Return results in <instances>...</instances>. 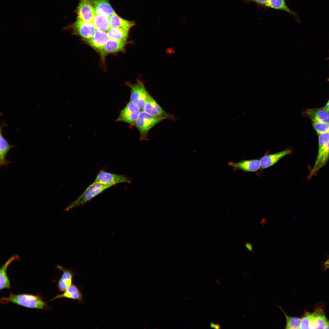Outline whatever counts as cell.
Wrapping results in <instances>:
<instances>
[{"instance_id": "6da1fadb", "label": "cell", "mask_w": 329, "mask_h": 329, "mask_svg": "<svg viewBox=\"0 0 329 329\" xmlns=\"http://www.w3.org/2000/svg\"><path fill=\"white\" fill-rule=\"evenodd\" d=\"M2 304L12 302L28 308L44 310L47 307L46 302L41 295H34L22 294L15 295L10 293L7 297L2 298L0 299Z\"/></svg>"}, {"instance_id": "d6986e66", "label": "cell", "mask_w": 329, "mask_h": 329, "mask_svg": "<svg viewBox=\"0 0 329 329\" xmlns=\"http://www.w3.org/2000/svg\"><path fill=\"white\" fill-rule=\"evenodd\" d=\"M109 28H131L135 25L134 22L129 21L119 16L117 14L109 19Z\"/></svg>"}, {"instance_id": "836d02e7", "label": "cell", "mask_w": 329, "mask_h": 329, "mask_svg": "<svg viewBox=\"0 0 329 329\" xmlns=\"http://www.w3.org/2000/svg\"><path fill=\"white\" fill-rule=\"evenodd\" d=\"M324 267L326 269L329 268V258L325 263Z\"/></svg>"}, {"instance_id": "e0dca14e", "label": "cell", "mask_w": 329, "mask_h": 329, "mask_svg": "<svg viewBox=\"0 0 329 329\" xmlns=\"http://www.w3.org/2000/svg\"><path fill=\"white\" fill-rule=\"evenodd\" d=\"M62 298L76 300L80 303H82L83 300V295L80 290L76 285L73 284L64 293L56 295L50 301Z\"/></svg>"}, {"instance_id": "e575fe53", "label": "cell", "mask_w": 329, "mask_h": 329, "mask_svg": "<svg viewBox=\"0 0 329 329\" xmlns=\"http://www.w3.org/2000/svg\"><path fill=\"white\" fill-rule=\"evenodd\" d=\"M324 329H329V321H327L324 328Z\"/></svg>"}, {"instance_id": "9a60e30c", "label": "cell", "mask_w": 329, "mask_h": 329, "mask_svg": "<svg viewBox=\"0 0 329 329\" xmlns=\"http://www.w3.org/2000/svg\"><path fill=\"white\" fill-rule=\"evenodd\" d=\"M3 125L0 128V166L3 167L8 165L11 162L6 158V156L12 148L15 147L14 145L9 143L4 138L3 134L2 128Z\"/></svg>"}, {"instance_id": "f1b7e54d", "label": "cell", "mask_w": 329, "mask_h": 329, "mask_svg": "<svg viewBox=\"0 0 329 329\" xmlns=\"http://www.w3.org/2000/svg\"><path fill=\"white\" fill-rule=\"evenodd\" d=\"M313 317V313H306L301 319L300 329H310Z\"/></svg>"}, {"instance_id": "5b68a950", "label": "cell", "mask_w": 329, "mask_h": 329, "mask_svg": "<svg viewBox=\"0 0 329 329\" xmlns=\"http://www.w3.org/2000/svg\"><path fill=\"white\" fill-rule=\"evenodd\" d=\"M68 27L73 34L80 36L85 41L90 39L96 31L92 23L85 22L78 17Z\"/></svg>"}, {"instance_id": "7a4b0ae2", "label": "cell", "mask_w": 329, "mask_h": 329, "mask_svg": "<svg viewBox=\"0 0 329 329\" xmlns=\"http://www.w3.org/2000/svg\"><path fill=\"white\" fill-rule=\"evenodd\" d=\"M113 186V185H112L92 183L80 196L66 207L64 210L68 211L74 207L83 205L105 190Z\"/></svg>"}, {"instance_id": "d4e9b609", "label": "cell", "mask_w": 329, "mask_h": 329, "mask_svg": "<svg viewBox=\"0 0 329 329\" xmlns=\"http://www.w3.org/2000/svg\"><path fill=\"white\" fill-rule=\"evenodd\" d=\"M57 269L62 271L61 279L69 287L72 284L73 278L76 275V271L71 268L65 269L61 265H58L56 266Z\"/></svg>"}, {"instance_id": "3957f363", "label": "cell", "mask_w": 329, "mask_h": 329, "mask_svg": "<svg viewBox=\"0 0 329 329\" xmlns=\"http://www.w3.org/2000/svg\"><path fill=\"white\" fill-rule=\"evenodd\" d=\"M165 119L150 115L144 111L140 112L135 126L140 133L141 140H147L149 131L154 126Z\"/></svg>"}, {"instance_id": "4316f807", "label": "cell", "mask_w": 329, "mask_h": 329, "mask_svg": "<svg viewBox=\"0 0 329 329\" xmlns=\"http://www.w3.org/2000/svg\"><path fill=\"white\" fill-rule=\"evenodd\" d=\"M281 310L284 313L286 320L285 329H300L301 319L297 317H292L287 315L280 307Z\"/></svg>"}, {"instance_id": "7402d4cb", "label": "cell", "mask_w": 329, "mask_h": 329, "mask_svg": "<svg viewBox=\"0 0 329 329\" xmlns=\"http://www.w3.org/2000/svg\"><path fill=\"white\" fill-rule=\"evenodd\" d=\"M313 313V319L310 329H324L327 320L323 311L318 309Z\"/></svg>"}, {"instance_id": "d6a6232c", "label": "cell", "mask_w": 329, "mask_h": 329, "mask_svg": "<svg viewBox=\"0 0 329 329\" xmlns=\"http://www.w3.org/2000/svg\"><path fill=\"white\" fill-rule=\"evenodd\" d=\"M323 108L329 112V100L327 104Z\"/></svg>"}, {"instance_id": "603a6c76", "label": "cell", "mask_w": 329, "mask_h": 329, "mask_svg": "<svg viewBox=\"0 0 329 329\" xmlns=\"http://www.w3.org/2000/svg\"><path fill=\"white\" fill-rule=\"evenodd\" d=\"M94 15L92 23L96 30L107 31L109 28V18L101 14Z\"/></svg>"}, {"instance_id": "ba28073f", "label": "cell", "mask_w": 329, "mask_h": 329, "mask_svg": "<svg viewBox=\"0 0 329 329\" xmlns=\"http://www.w3.org/2000/svg\"><path fill=\"white\" fill-rule=\"evenodd\" d=\"M143 111L153 115L170 119L173 120L175 119L172 115L168 114L165 111L149 94L145 104Z\"/></svg>"}, {"instance_id": "277c9868", "label": "cell", "mask_w": 329, "mask_h": 329, "mask_svg": "<svg viewBox=\"0 0 329 329\" xmlns=\"http://www.w3.org/2000/svg\"><path fill=\"white\" fill-rule=\"evenodd\" d=\"M126 85L130 89V101L136 104L140 109H143L147 98L149 94L143 83L138 80L135 83L129 82Z\"/></svg>"}, {"instance_id": "4dcf8cb0", "label": "cell", "mask_w": 329, "mask_h": 329, "mask_svg": "<svg viewBox=\"0 0 329 329\" xmlns=\"http://www.w3.org/2000/svg\"><path fill=\"white\" fill-rule=\"evenodd\" d=\"M245 246L246 248L249 251L254 253V252L253 250V246L249 242H245Z\"/></svg>"}, {"instance_id": "5bb4252c", "label": "cell", "mask_w": 329, "mask_h": 329, "mask_svg": "<svg viewBox=\"0 0 329 329\" xmlns=\"http://www.w3.org/2000/svg\"><path fill=\"white\" fill-rule=\"evenodd\" d=\"M108 38L106 32L96 30L92 37L86 41L93 49L99 52L103 49Z\"/></svg>"}, {"instance_id": "8992f818", "label": "cell", "mask_w": 329, "mask_h": 329, "mask_svg": "<svg viewBox=\"0 0 329 329\" xmlns=\"http://www.w3.org/2000/svg\"><path fill=\"white\" fill-rule=\"evenodd\" d=\"M140 109L136 104L130 101L120 111L116 121L125 122L132 126L135 125L140 112Z\"/></svg>"}, {"instance_id": "9c48e42d", "label": "cell", "mask_w": 329, "mask_h": 329, "mask_svg": "<svg viewBox=\"0 0 329 329\" xmlns=\"http://www.w3.org/2000/svg\"><path fill=\"white\" fill-rule=\"evenodd\" d=\"M75 12L84 21L92 23L94 15L91 0H80Z\"/></svg>"}, {"instance_id": "cb8c5ba5", "label": "cell", "mask_w": 329, "mask_h": 329, "mask_svg": "<svg viewBox=\"0 0 329 329\" xmlns=\"http://www.w3.org/2000/svg\"><path fill=\"white\" fill-rule=\"evenodd\" d=\"M318 135V151L312 169L315 168L320 162L324 149L329 141V132Z\"/></svg>"}, {"instance_id": "f546056e", "label": "cell", "mask_w": 329, "mask_h": 329, "mask_svg": "<svg viewBox=\"0 0 329 329\" xmlns=\"http://www.w3.org/2000/svg\"><path fill=\"white\" fill-rule=\"evenodd\" d=\"M247 3L253 2L259 5L265 7L269 0H241Z\"/></svg>"}, {"instance_id": "8fae6325", "label": "cell", "mask_w": 329, "mask_h": 329, "mask_svg": "<svg viewBox=\"0 0 329 329\" xmlns=\"http://www.w3.org/2000/svg\"><path fill=\"white\" fill-rule=\"evenodd\" d=\"M94 13L105 15L109 18L116 14L109 0H91Z\"/></svg>"}, {"instance_id": "44dd1931", "label": "cell", "mask_w": 329, "mask_h": 329, "mask_svg": "<svg viewBox=\"0 0 329 329\" xmlns=\"http://www.w3.org/2000/svg\"><path fill=\"white\" fill-rule=\"evenodd\" d=\"M265 7L284 11L293 16L298 20L299 19L298 14L290 9L286 4L285 0H269Z\"/></svg>"}, {"instance_id": "1f68e13d", "label": "cell", "mask_w": 329, "mask_h": 329, "mask_svg": "<svg viewBox=\"0 0 329 329\" xmlns=\"http://www.w3.org/2000/svg\"><path fill=\"white\" fill-rule=\"evenodd\" d=\"M210 327L215 329H218L221 328V326L220 324H214L212 322L210 323Z\"/></svg>"}, {"instance_id": "7c38bea8", "label": "cell", "mask_w": 329, "mask_h": 329, "mask_svg": "<svg viewBox=\"0 0 329 329\" xmlns=\"http://www.w3.org/2000/svg\"><path fill=\"white\" fill-rule=\"evenodd\" d=\"M228 164L234 170L239 169L245 172H256L260 168V161L258 159L243 160L236 163L231 161Z\"/></svg>"}, {"instance_id": "2e32d148", "label": "cell", "mask_w": 329, "mask_h": 329, "mask_svg": "<svg viewBox=\"0 0 329 329\" xmlns=\"http://www.w3.org/2000/svg\"><path fill=\"white\" fill-rule=\"evenodd\" d=\"M20 258L16 254L13 255L2 266L0 270V290L9 289L10 288V281L7 273V270L10 264L15 260H19Z\"/></svg>"}, {"instance_id": "d590c367", "label": "cell", "mask_w": 329, "mask_h": 329, "mask_svg": "<svg viewBox=\"0 0 329 329\" xmlns=\"http://www.w3.org/2000/svg\"><path fill=\"white\" fill-rule=\"evenodd\" d=\"M328 80L329 81V78H328Z\"/></svg>"}, {"instance_id": "30bf717a", "label": "cell", "mask_w": 329, "mask_h": 329, "mask_svg": "<svg viewBox=\"0 0 329 329\" xmlns=\"http://www.w3.org/2000/svg\"><path fill=\"white\" fill-rule=\"evenodd\" d=\"M127 41L108 39L103 49L99 52L103 59L108 54L124 51Z\"/></svg>"}, {"instance_id": "83f0119b", "label": "cell", "mask_w": 329, "mask_h": 329, "mask_svg": "<svg viewBox=\"0 0 329 329\" xmlns=\"http://www.w3.org/2000/svg\"><path fill=\"white\" fill-rule=\"evenodd\" d=\"M313 125L318 134L329 132V122L313 121Z\"/></svg>"}, {"instance_id": "ffe728a7", "label": "cell", "mask_w": 329, "mask_h": 329, "mask_svg": "<svg viewBox=\"0 0 329 329\" xmlns=\"http://www.w3.org/2000/svg\"><path fill=\"white\" fill-rule=\"evenodd\" d=\"M130 29L109 28L107 33L109 39L126 42L127 41Z\"/></svg>"}, {"instance_id": "ac0fdd59", "label": "cell", "mask_w": 329, "mask_h": 329, "mask_svg": "<svg viewBox=\"0 0 329 329\" xmlns=\"http://www.w3.org/2000/svg\"><path fill=\"white\" fill-rule=\"evenodd\" d=\"M305 113L313 122H329V113L323 108L308 109Z\"/></svg>"}, {"instance_id": "52a82bcc", "label": "cell", "mask_w": 329, "mask_h": 329, "mask_svg": "<svg viewBox=\"0 0 329 329\" xmlns=\"http://www.w3.org/2000/svg\"><path fill=\"white\" fill-rule=\"evenodd\" d=\"M130 180L124 175H119L101 170L97 174L93 183H98L105 185H112L123 182L129 183Z\"/></svg>"}, {"instance_id": "484cf974", "label": "cell", "mask_w": 329, "mask_h": 329, "mask_svg": "<svg viewBox=\"0 0 329 329\" xmlns=\"http://www.w3.org/2000/svg\"><path fill=\"white\" fill-rule=\"evenodd\" d=\"M329 159V141L324 149L322 156L317 166L310 171L308 178L310 179L327 162Z\"/></svg>"}, {"instance_id": "4fadbf2b", "label": "cell", "mask_w": 329, "mask_h": 329, "mask_svg": "<svg viewBox=\"0 0 329 329\" xmlns=\"http://www.w3.org/2000/svg\"><path fill=\"white\" fill-rule=\"evenodd\" d=\"M292 152V150L288 149L278 153L265 154L260 160V168L262 169L269 168L274 165L284 156L291 154Z\"/></svg>"}]
</instances>
